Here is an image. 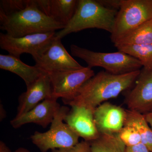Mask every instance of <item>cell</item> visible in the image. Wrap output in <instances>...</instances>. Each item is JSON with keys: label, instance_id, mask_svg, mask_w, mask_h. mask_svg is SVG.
I'll return each mask as SVG.
<instances>
[{"label": "cell", "instance_id": "cell-3", "mask_svg": "<svg viewBox=\"0 0 152 152\" xmlns=\"http://www.w3.org/2000/svg\"><path fill=\"white\" fill-rule=\"evenodd\" d=\"M118 12L104 7L98 0H78L72 18L63 29L56 32L55 38L61 39L72 33L90 28L103 30L111 34Z\"/></svg>", "mask_w": 152, "mask_h": 152}, {"label": "cell", "instance_id": "cell-10", "mask_svg": "<svg viewBox=\"0 0 152 152\" xmlns=\"http://www.w3.org/2000/svg\"><path fill=\"white\" fill-rule=\"evenodd\" d=\"M125 102L130 110L143 115L152 112V70L142 68Z\"/></svg>", "mask_w": 152, "mask_h": 152}, {"label": "cell", "instance_id": "cell-16", "mask_svg": "<svg viewBox=\"0 0 152 152\" xmlns=\"http://www.w3.org/2000/svg\"><path fill=\"white\" fill-rule=\"evenodd\" d=\"M0 68L16 74L21 78L26 87L32 84L45 73L35 65H28L22 62L20 58L10 55H0Z\"/></svg>", "mask_w": 152, "mask_h": 152}, {"label": "cell", "instance_id": "cell-14", "mask_svg": "<svg viewBox=\"0 0 152 152\" xmlns=\"http://www.w3.org/2000/svg\"><path fill=\"white\" fill-rule=\"evenodd\" d=\"M52 98L50 80L48 74L44 73L35 81L27 87L26 91L19 97L16 117L29 111L41 101Z\"/></svg>", "mask_w": 152, "mask_h": 152}, {"label": "cell", "instance_id": "cell-1", "mask_svg": "<svg viewBox=\"0 0 152 152\" xmlns=\"http://www.w3.org/2000/svg\"><path fill=\"white\" fill-rule=\"evenodd\" d=\"M140 70L121 75L101 71L86 82L73 97L63 102L71 107H85L94 111L101 104L129 88Z\"/></svg>", "mask_w": 152, "mask_h": 152}, {"label": "cell", "instance_id": "cell-18", "mask_svg": "<svg viewBox=\"0 0 152 152\" xmlns=\"http://www.w3.org/2000/svg\"><path fill=\"white\" fill-rule=\"evenodd\" d=\"M124 125H129L135 128L141 137L142 143L152 152V129L145 115L138 112L126 110Z\"/></svg>", "mask_w": 152, "mask_h": 152}, {"label": "cell", "instance_id": "cell-24", "mask_svg": "<svg viewBox=\"0 0 152 152\" xmlns=\"http://www.w3.org/2000/svg\"><path fill=\"white\" fill-rule=\"evenodd\" d=\"M101 4L108 8L118 11L121 7V0H98Z\"/></svg>", "mask_w": 152, "mask_h": 152}, {"label": "cell", "instance_id": "cell-5", "mask_svg": "<svg viewBox=\"0 0 152 152\" xmlns=\"http://www.w3.org/2000/svg\"><path fill=\"white\" fill-rule=\"evenodd\" d=\"M69 112L67 107H61L48 131L43 133L35 132L31 136L32 142L41 152L70 148L78 143V136L64 122V117Z\"/></svg>", "mask_w": 152, "mask_h": 152}, {"label": "cell", "instance_id": "cell-29", "mask_svg": "<svg viewBox=\"0 0 152 152\" xmlns=\"http://www.w3.org/2000/svg\"><path fill=\"white\" fill-rule=\"evenodd\" d=\"M31 152L30 151L27 149V148H23V147H21V148H18L16 150L14 151L13 152Z\"/></svg>", "mask_w": 152, "mask_h": 152}, {"label": "cell", "instance_id": "cell-15", "mask_svg": "<svg viewBox=\"0 0 152 152\" xmlns=\"http://www.w3.org/2000/svg\"><path fill=\"white\" fill-rule=\"evenodd\" d=\"M38 7L48 16L65 26L73 16L78 1L35 0Z\"/></svg>", "mask_w": 152, "mask_h": 152}, {"label": "cell", "instance_id": "cell-21", "mask_svg": "<svg viewBox=\"0 0 152 152\" xmlns=\"http://www.w3.org/2000/svg\"><path fill=\"white\" fill-rule=\"evenodd\" d=\"M117 135L126 147L132 146L142 142L141 137L138 131L129 125H124Z\"/></svg>", "mask_w": 152, "mask_h": 152}, {"label": "cell", "instance_id": "cell-26", "mask_svg": "<svg viewBox=\"0 0 152 152\" xmlns=\"http://www.w3.org/2000/svg\"><path fill=\"white\" fill-rule=\"evenodd\" d=\"M0 152H12L4 142L0 141Z\"/></svg>", "mask_w": 152, "mask_h": 152}, {"label": "cell", "instance_id": "cell-8", "mask_svg": "<svg viewBox=\"0 0 152 152\" xmlns=\"http://www.w3.org/2000/svg\"><path fill=\"white\" fill-rule=\"evenodd\" d=\"M50 80L52 97L62 101L73 97L83 85L95 75L91 68L84 67L77 70L48 73Z\"/></svg>", "mask_w": 152, "mask_h": 152}, {"label": "cell", "instance_id": "cell-19", "mask_svg": "<svg viewBox=\"0 0 152 152\" xmlns=\"http://www.w3.org/2000/svg\"><path fill=\"white\" fill-rule=\"evenodd\" d=\"M89 142L92 152H125L126 147L117 134H100L97 139Z\"/></svg>", "mask_w": 152, "mask_h": 152}, {"label": "cell", "instance_id": "cell-28", "mask_svg": "<svg viewBox=\"0 0 152 152\" xmlns=\"http://www.w3.org/2000/svg\"><path fill=\"white\" fill-rule=\"evenodd\" d=\"M144 115L152 129V112Z\"/></svg>", "mask_w": 152, "mask_h": 152}, {"label": "cell", "instance_id": "cell-7", "mask_svg": "<svg viewBox=\"0 0 152 152\" xmlns=\"http://www.w3.org/2000/svg\"><path fill=\"white\" fill-rule=\"evenodd\" d=\"M56 32L39 33L20 37L0 34V47L9 55L20 58L24 53L30 54L33 59L43 53L55 38Z\"/></svg>", "mask_w": 152, "mask_h": 152}, {"label": "cell", "instance_id": "cell-25", "mask_svg": "<svg viewBox=\"0 0 152 152\" xmlns=\"http://www.w3.org/2000/svg\"><path fill=\"white\" fill-rule=\"evenodd\" d=\"M125 152H151L148 147L141 142L137 145L126 147Z\"/></svg>", "mask_w": 152, "mask_h": 152}, {"label": "cell", "instance_id": "cell-27", "mask_svg": "<svg viewBox=\"0 0 152 152\" xmlns=\"http://www.w3.org/2000/svg\"><path fill=\"white\" fill-rule=\"evenodd\" d=\"M5 110L4 109L3 105L1 104H0V121H2L6 117Z\"/></svg>", "mask_w": 152, "mask_h": 152}, {"label": "cell", "instance_id": "cell-2", "mask_svg": "<svg viewBox=\"0 0 152 152\" xmlns=\"http://www.w3.org/2000/svg\"><path fill=\"white\" fill-rule=\"evenodd\" d=\"M64 27L41 10L35 0H30L29 4L23 10L9 15H0V29L14 37L56 32Z\"/></svg>", "mask_w": 152, "mask_h": 152}, {"label": "cell", "instance_id": "cell-13", "mask_svg": "<svg viewBox=\"0 0 152 152\" xmlns=\"http://www.w3.org/2000/svg\"><path fill=\"white\" fill-rule=\"evenodd\" d=\"M61 107L56 99H46L27 113L15 116L11 121V126L15 129H18L26 124L33 123L46 128L51 124Z\"/></svg>", "mask_w": 152, "mask_h": 152}, {"label": "cell", "instance_id": "cell-17", "mask_svg": "<svg viewBox=\"0 0 152 152\" xmlns=\"http://www.w3.org/2000/svg\"><path fill=\"white\" fill-rule=\"evenodd\" d=\"M114 44L115 47L152 44V20L132 30Z\"/></svg>", "mask_w": 152, "mask_h": 152}, {"label": "cell", "instance_id": "cell-23", "mask_svg": "<svg viewBox=\"0 0 152 152\" xmlns=\"http://www.w3.org/2000/svg\"><path fill=\"white\" fill-rule=\"evenodd\" d=\"M50 152H92V151L89 142L84 140L70 148L53 150Z\"/></svg>", "mask_w": 152, "mask_h": 152}, {"label": "cell", "instance_id": "cell-20", "mask_svg": "<svg viewBox=\"0 0 152 152\" xmlns=\"http://www.w3.org/2000/svg\"><path fill=\"white\" fill-rule=\"evenodd\" d=\"M123 52L135 58L141 63L143 67L152 70V44L140 45H121L116 47Z\"/></svg>", "mask_w": 152, "mask_h": 152}, {"label": "cell", "instance_id": "cell-4", "mask_svg": "<svg viewBox=\"0 0 152 152\" xmlns=\"http://www.w3.org/2000/svg\"><path fill=\"white\" fill-rule=\"evenodd\" d=\"M70 50L73 56L83 60L88 67H100L113 75L129 73L140 70L143 67L138 60L122 52H94L75 45H71Z\"/></svg>", "mask_w": 152, "mask_h": 152}, {"label": "cell", "instance_id": "cell-9", "mask_svg": "<svg viewBox=\"0 0 152 152\" xmlns=\"http://www.w3.org/2000/svg\"><path fill=\"white\" fill-rule=\"evenodd\" d=\"M34 60L36 66L48 74L77 70L84 67L69 54L61 39L56 38L45 50Z\"/></svg>", "mask_w": 152, "mask_h": 152}, {"label": "cell", "instance_id": "cell-11", "mask_svg": "<svg viewBox=\"0 0 152 152\" xmlns=\"http://www.w3.org/2000/svg\"><path fill=\"white\" fill-rule=\"evenodd\" d=\"M64 122L79 137L90 142L97 139L100 133L94 120V111L83 107L72 106Z\"/></svg>", "mask_w": 152, "mask_h": 152}, {"label": "cell", "instance_id": "cell-22", "mask_svg": "<svg viewBox=\"0 0 152 152\" xmlns=\"http://www.w3.org/2000/svg\"><path fill=\"white\" fill-rule=\"evenodd\" d=\"M29 3L30 0H1L0 15H9L23 10Z\"/></svg>", "mask_w": 152, "mask_h": 152}, {"label": "cell", "instance_id": "cell-12", "mask_svg": "<svg viewBox=\"0 0 152 152\" xmlns=\"http://www.w3.org/2000/svg\"><path fill=\"white\" fill-rule=\"evenodd\" d=\"M94 117L100 134H115L124 126L126 110L107 102L95 109Z\"/></svg>", "mask_w": 152, "mask_h": 152}, {"label": "cell", "instance_id": "cell-6", "mask_svg": "<svg viewBox=\"0 0 152 152\" xmlns=\"http://www.w3.org/2000/svg\"><path fill=\"white\" fill-rule=\"evenodd\" d=\"M152 20V0H121L113 31L111 34L112 42Z\"/></svg>", "mask_w": 152, "mask_h": 152}]
</instances>
